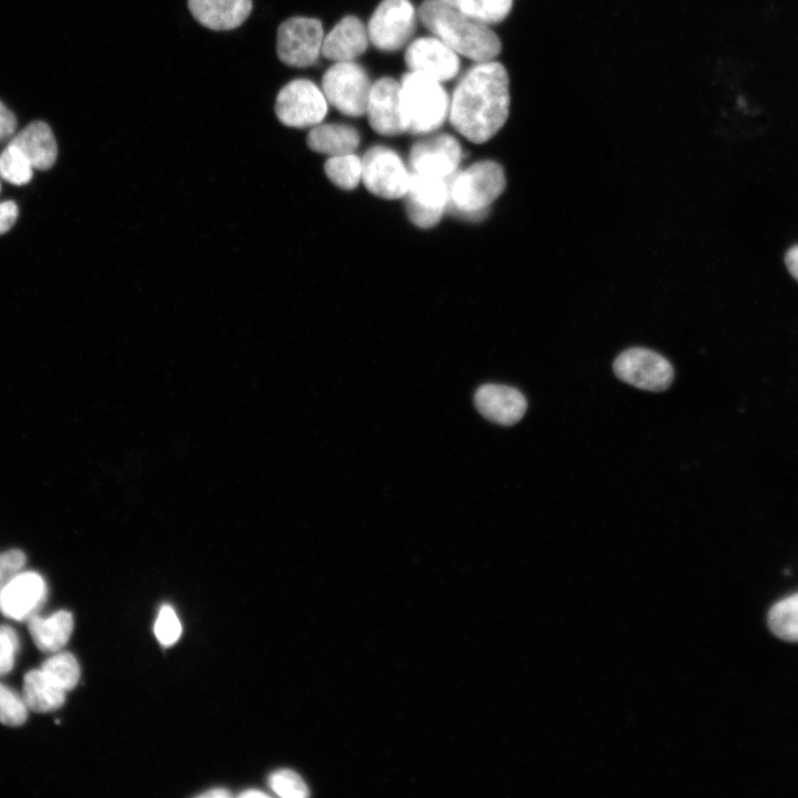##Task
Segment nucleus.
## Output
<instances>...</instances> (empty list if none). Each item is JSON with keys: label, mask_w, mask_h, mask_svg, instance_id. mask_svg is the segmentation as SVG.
<instances>
[{"label": "nucleus", "mask_w": 798, "mask_h": 798, "mask_svg": "<svg viewBox=\"0 0 798 798\" xmlns=\"http://www.w3.org/2000/svg\"><path fill=\"white\" fill-rule=\"evenodd\" d=\"M238 796H239V797H243V798H265V797H268V795H267L266 792L260 791V790H257V789L245 790V791L241 792Z\"/></svg>", "instance_id": "nucleus-37"}, {"label": "nucleus", "mask_w": 798, "mask_h": 798, "mask_svg": "<svg viewBox=\"0 0 798 798\" xmlns=\"http://www.w3.org/2000/svg\"><path fill=\"white\" fill-rule=\"evenodd\" d=\"M400 104L406 131L429 133L449 115V98L441 82L410 71L400 82Z\"/></svg>", "instance_id": "nucleus-4"}, {"label": "nucleus", "mask_w": 798, "mask_h": 798, "mask_svg": "<svg viewBox=\"0 0 798 798\" xmlns=\"http://www.w3.org/2000/svg\"><path fill=\"white\" fill-rule=\"evenodd\" d=\"M154 633L157 641L164 646H171L177 642L182 633V626L172 606L163 605L160 608L154 625Z\"/></svg>", "instance_id": "nucleus-30"}, {"label": "nucleus", "mask_w": 798, "mask_h": 798, "mask_svg": "<svg viewBox=\"0 0 798 798\" xmlns=\"http://www.w3.org/2000/svg\"><path fill=\"white\" fill-rule=\"evenodd\" d=\"M65 693L41 668L31 669L24 674L22 697L29 710L35 713L53 712L64 704Z\"/></svg>", "instance_id": "nucleus-22"}, {"label": "nucleus", "mask_w": 798, "mask_h": 798, "mask_svg": "<svg viewBox=\"0 0 798 798\" xmlns=\"http://www.w3.org/2000/svg\"><path fill=\"white\" fill-rule=\"evenodd\" d=\"M324 30L315 18L293 17L277 30L276 51L279 60L295 68L314 64L321 53Z\"/></svg>", "instance_id": "nucleus-7"}, {"label": "nucleus", "mask_w": 798, "mask_h": 798, "mask_svg": "<svg viewBox=\"0 0 798 798\" xmlns=\"http://www.w3.org/2000/svg\"><path fill=\"white\" fill-rule=\"evenodd\" d=\"M448 6L457 8L461 0H439Z\"/></svg>", "instance_id": "nucleus-38"}, {"label": "nucleus", "mask_w": 798, "mask_h": 798, "mask_svg": "<svg viewBox=\"0 0 798 798\" xmlns=\"http://www.w3.org/2000/svg\"><path fill=\"white\" fill-rule=\"evenodd\" d=\"M17 131L16 115L0 101V144L10 142Z\"/></svg>", "instance_id": "nucleus-33"}, {"label": "nucleus", "mask_w": 798, "mask_h": 798, "mask_svg": "<svg viewBox=\"0 0 798 798\" xmlns=\"http://www.w3.org/2000/svg\"><path fill=\"white\" fill-rule=\"evenodd\" d=\"M415 20L416 11L409 0H382L369 20V40L380 50H398L412 35Z\"/></svg>", "instance_id": "nucleus-10"}, {"label": "nucleus", "mask_w": 798, "mask_h": 798, "mask_svg": "<svg viewBox=\"0 0 798 798\" xmlns=\"http://www.w3.org/2000/svg\"><path fill=\"white\" fill-rule=\"evenodd\" d=\"M462 150L450 134H439L416 143L409 154L412 173L451 177L459 167Z\"/></svg>", "instance_id": "nucleus-12"}, {"label": "nucleus", "mask_w": 798, "mask_h": 798, "mask_svg": "<svg viewBox=\"0 0 798 798\" xmlns=\"http://www.w3.org/2000/svg\"><path fill=\"white\" fill-rule=\"evenodd\" d=\"M478 411L488 420L502 426L516 423L524 416L528 402L518 389L497 383H485L474 393Z\"/></svg>", "instance_id": "nucleus-16"}, {"label": "nucleus", "mask_w": 798, "mask_h": 798, "mask_svg": "<svg viewBox=\"0 0 798 798\" xmlns=\"http://www.w3.org/2000/svg\"><path fill=\"white\" fill-rule=\"evenodd\" d=\"M25 554L21 550H9L0 553V592L7 583L25 565Z\"/></svg>", "instance_id": "nucleus-32"}, {"label": "nucleus", "mask_w": 798, "mask_h": 798, "mask_svg": "<svg viewBox=\"0 0 798 798\" xmlns=\"http://www.w3.org/2000/svg\"><path fill=\"white\" fill-rule=\"evenodd\" d=\"M202 798H227L232 797V794L225 788H214L200 795Z\"/></svg>", "instance_id": "nucleus-36"}, {"label": "nucleus", "mask_w": 798, "mask_h": 798, "mask_svg": "<svg viewBox=\"0 0 798 798\" xmlns=\"http://www.w3.org/2000/svg\"><path fill=\"white\" fill-rule=\"evenodd\" d=\"M768 624L779 638L798 642V593L779 601L770 608Z\"/></svg>", "instance_id": "nucleus-23"}, {"label": "nucleus", "mask_w": 798, "mask_h": 798, "mask_svg": "<svg viewBox=\"0 0 798 798\" xmlns=\"http://www.w3.org/2000/svg\"><path fill=\"white\" fill-rule=\"evenodd\" d=\"M457 54L438 38H419L408 47L405 59L412 72L443 82L451 80L459 72L460 62Z\"/></svg>", "instance_id": "nucleus-14"}, {"label": "nucleus", "mask_w": 798, "mask_h": 798, "mask_svg": "<svg viewBox=\"0 0 798 798\" xmlns=\"http://www.w3.org/2000/svg\"><path fill=\"white\" fill-rule=\"evenodd\" d=\"M193 17L204 27L225 31L239 27L252 11V0H187Z\"/></svg>", "instance_id": "nucleus-18"}, {"label": "nucleus", "mask_w": 798, "mask_h": 798, "mask_svg": "<svg viewBox=\"0 0 798 798\" xmlns=\"http://www.w3.org/2000/svg\"><path fill=\"white\" fill-rule=\"evenodd\" d=\"M18 207L14 202L6 201L0 203V235L7 233L16 223Z\"/></svg>", "instance_id": "nucleus-34"}, {"label": "nucleus", "mask_w": 798, "mask_h": 798, "mask_svg": "<svg viewBox=\"0 0 798 798\" xmlns=\"http://www.w3.org/2000/svg\"><path fill=\"white\" fill-rule=\"evenodd\" d=\"M361 180L372 194L389 200L406 195L410 172L393 150L369 149L361 160Z\"/></svg>", "instance_id": "nucleus-9"}, {"label": "nucleus", "mask_w": 798, "mask_h": 798, "mask_svg": "<svg viewBox=\"0 0 798 798\" xmlns=\"http://www.w3.org/2000/svg\"><path fill=\"white\" fill-rule=\"evenodd\" d=\"M19 147L33 168L49 170L58 156V146L50 126L42 121H33L14 134L9 142Z\"/></svg>", "instance_id": "nucleus-19"}, {"label": "nucleus", "mask_w": 798, "mask_h": 798, "mask_svg": "<svg viewBox=\"0 0 798 798\" xmlns=\"http://www.w3.org/2000/svg\"><path fill=\"white\" fill-rule=\"evenodd\" d=\"M509 108L508 72L492 60L477 63L463 75L453 92L449 117L466 139L483 143L504 125Z\"/></svg>", "instance_id": "nucleus-1"}, {"label": "nucleus", "mask_w": 798, "mask_h": 798, "mask_svg": "<svg viewBox=\"0 0 798 798\" xmlns=\"http://www.w3.org/2000/svg\"><path fill=\"white\" fill-rule=\"evenodd\" d=\"M33 175V166L22 151L8 143L0 154V176L13 184L24 185Z\"/></svg>", "instance_id": "nucleus-26"}, {"label": "nucleus", "mask_w": 798, "mask_h": 798, "mask_svg": "<svg viewBox=\"0 0 798 798\" xmlns=\"http://www.w3.org/2000/svg\"><path fill=\"white\" fill-rule=\"evenodd\" d=\"M418 13L423 25L456 53L479 63L494 60L501 51L495 32L458 8L439 0H427Z\"/></svg>", "instance_id": "nucleus-2"}, {"label": "nucleus", "mask_w": 798, "mask_h": 798, "mask_svg": "<svg viewBox=\"0 0 798 798\" xmlns=\"http://www.w3.org/2000/svg\"><path fill=\"white\" fill-rule=\"evenodd\" d=\"M268 784L272 790L283 798H305L309 795L303 778L289 769L274 771L268 778Z\"/></svg>", "instance_id": "nucleus-29"}, {"label": "nucleus", "mask_w": 798, "mask_h": 798, "mask_svg": "<svg viewBox=\"0 0 798 798\" xmlns=\"http://www.w3.org/2000/svg\"><path fill=\"white\" fill-rule=\"evenodd\" d=\"M405 196L410 221L421 228H430L447 209L448 178L410 172Z\"/></svg>", "instance_id": "nucleus-11"}, {"label": "nucleus", "mask_w": 798, "mask_h": 798, "mask_svg": "<svg viewBox=\"0 0 798 798\" xmlns=\"http://www.w3.org/2000/svg\"><path fill=\"white\" fill-rule=\"evenodd\" d=\"M617 378L648 391L666 390L673 381L671 362L656 351L633 347L621 352L613 364Z\"/></svg>", "instance_id": "nucleus-8"}, {"label": "nucleus", "mask_w": 798, "mask_h": 798, "mask_svg": "<svg viewBox=\"0 0 798 798\" xmlns=\"http://www.w3.org/2000/svg\"><path fill=\"white\" fill-rule=\"evenodd\" d=\"M369 35L364 23L356 17L342 18L324 37L321 54L336 62L352 61L368 47Z\"/></svg>", "instance_id": "nucleus-17"}, {"label": "nucleus", "mask_w": 798, "mask_h": 798, "mask_svg": "<svg viewBox=\"0 0 798 798\" xmlns=\"http://www.w3.org/2000/svg\"><path fill=\"white\" fill-rule=\"evenodd\" d=\"M361 171V160L354 153L330 156L325 163L328 178L344 190H352L358 185Z\"/></svg>", "instance_id": "nucleus-25"}, {"label": "nucleus", "mask_w": 798, "mask_h": 798, "mask_svg": "<svg viewBox=\"0 0 798 798\" xmlns=\"http://www.w3.org/2000/svg\"><path fill=\"white\" fill-rule=\"evenodd\" d=\"M19 647L20 642L16 631L9 625H0V676L13 668Z\"/></svg>", "instance_id": "nucleus-31"}, {"label": "nucleus", "mask_w": 798, "mask_h": 798, "mask_svg": "<svg viewBox=\"0 0 798 798\" xmlns=\"http://www.w3.org/2000/svg\"><path fill=\"white\" fill-rule=\"evenodd\" d=\"M275 112L284 125L315 126L327 113V99L314 82L306 79L293 80L278 92Z\"/></svg>", "instance_id": "nucleus-6"}, {"label": "nucleus", "mask_w": 798, "mask_h": 798, "mask_svg": "<svg viewBox=\"0 0 798 798\" xmlns=\"http://www.w3.org/2000/svg\"><path fill=\"white\" fill-rule=\"evenodd\" d=\"M371 84L362 66L336 62L323 76V92L336 109L350 116L366 114Z\"/></svg>", "instance_id": "nucleus-5"}, {"label": "nucleus", "mask_w": 798, "mask_h": 798, "mask_svg": "<svg viewBox=\"0 0 798 798\" xmlns=\"http://www.w3.org/2000/svg\"><path fill=\"white\" fill-rule=\"evenodd\" d=\"M42 672L65 692L76 686L80 679V666L69 652H57L41 665Z\"/></svg>", "instance_id": "nucleus-24"}, {"label": "nucleus", "mask_w": 798, "mask_h": 798, "mask_svg": "<svg viewBox=\"0 0 798 798\" xmlns=\"http://www.w3.org/2000/svg\"><path fill=\"white\" fill-rule=\"evenodd\" d=\"M47 597L44 579L34 571H21L0 592V612L8 618L28 621L38 614Z\"/></svg>", "instance_id": "nucleus-13"}, {"label": "nucleus", "mask_w": 798, "mask_h": 798, "mask_svg": "<svg viewBox=\"0 0 798 798\" xmlns=\"http://www.w3.org/2000/svg\"><path fill=\"white\" fill-rule=\"evenodd\" d=\"M502 166L493 161L477 162L448 178L450 212L469 219H479L505 188Z\"/></svg>", "instance_id": "nucleus-3"}, {"label": "nucleus", "mask_w": 798, "mask_h": 798, "mask_svg": "<svg viewBox=\"0 0 798 798\" xmlns=\"http://www.w3.org/2000/svg\"><path fill=\"white\" fill-rule=\"evenodd\" d=\"M366 114L371 127L382 135H398L406 131L401 104L400 83L381 78L371 85Z\"/></svg>", "instance_id": "nucleus-15"}, {"label": "nucleus", "mask_w": 798, "mask_h": 798, "mask_svg": "<svg viewBox=\"0 0 798 798\" xmlns=\"http://www.w3.org/2000/svg\"><path fill=\"white\" fill-rule=\"evenodd\" d=\"M360 136L356 129L339 123L315 125L307 136L308 146L330 156L352 153L359 145Z\"/></svg>", "instance_id": "nucleus-21"}, {"label": "nucleus", "mask_w": 798, "mask_h": 798, "mask_svg": "<svg viewBox=\"0 0 798 798\" xmlns=\"http://www.w3.org/2000/svg\"><path fill=\"white\" fill-rule=\"evenodd\" d=\"M28 710L22 695L0 683V723L6 726H20L25 723Z\"/></svg>", "instance_id": "nucleus-28"}, {"label": "nucleus", "mask_w": 798, "mask_h": 798, "mask_svg": "<svg viewBox=\"0 0 798 798\" xmlns=\"http://www.w3.org/2000/svg\"><path fill=\"white\" fill-rule=\"evenodd\" d=\"M28 627L33 643L41 652L57 653L71 637L73 616L64 610L45 617L34 614L28 620Z\"/></svg>", "instance_id": "nucleus-20"}, {"label": "nucleus", "mask_w": 798, "mask_h": 798, "mask_svg": "<svg viewBox=\"0 0 798 798\" xmlns=\"http://www.w3.org/2000/svg\"><path fill=\"white\" fill-rule=\"evenodd\" d=\"M785 263L789 273L798 280V246H794L787 252Z\"/></svg>", "instance_id": "nucleus-35"}, {"label": "nucleus", "mask_w": 798, "mask_h": 798, "mask_svg": "<svg viewBox=\"0 0 798 798\" xmlns=\"http://www.w3.org/2000/svg\"><path fill=\"white\" fill-rule=\"evenodd\" d=\"M0 191H1V185H0Z\"/></svg>", "instance_id": "nucleus-39"}, {"label": "nucleus", "mask_w": 798, "mask_h": 798, "mask_svg": "<svg viewBox=\"0 0 798 798\" xmlns=\"http://www.w3.org/2000/svg\"><path fill=\"white\" fill-rule=\"evenodd\" d=\"M513 0H461L458 9L483 24L499 23L512 9Z\"/></svg>", "instance_id": "nucleus-27"}]
</instances>
